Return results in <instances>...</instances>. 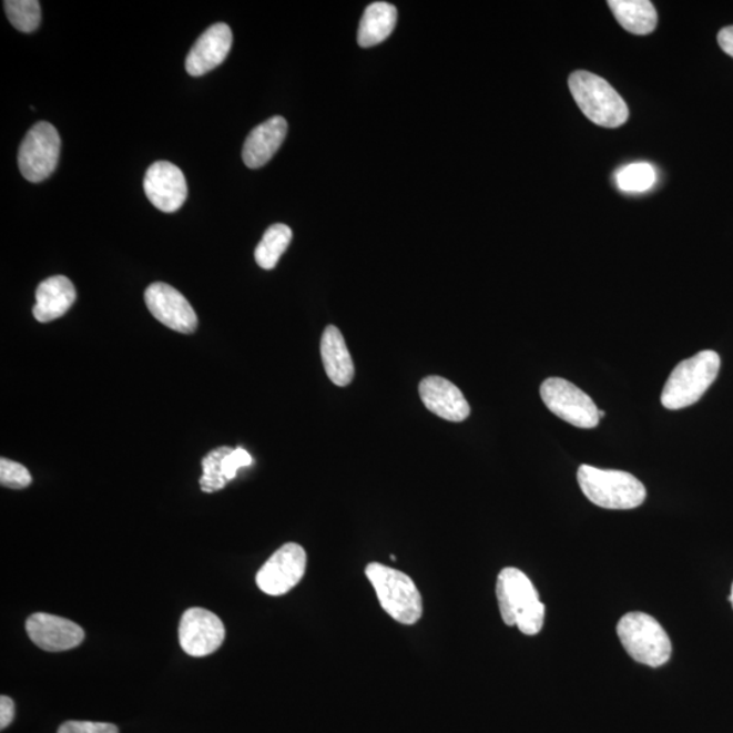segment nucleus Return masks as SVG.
I'll use <instances>...</instances> for the list:
<instances>
[{
	"mask_svg": "<svg viewBox=\"0 0 733 733\" xmlns=\"http://www.w3.org/2000/svg\"><path fill=\"white\" fill-rule=\"evenodd\" d=\"M502 621L508 627H518L527 635L541 632L544 622V604L531 580L517 568H506L496 586Z\"/></svg>",
	"mask_w": 733,
	"mask_h": 733,
	"instance_id": "obj_1",
	"label": "nucleus"
},
{
	"mask_svg": "<svg viewBox=\"0 0 733 733\" xmlns=\"http://www.w3.org/2000/svg\"><path fill=\"white\" fill-rule=\"evenodd\" d=\"M578 481L586 498L605 510H633L647 498L644 485L627 471L583 465L579 468Z\"/></svg>",
	"mask_w": 733,
	"mask_h": 733,
	"instance_id": "obj_2",
	"label": "nucleus"
},
{
	"mask_svg": "<svg viewBox=\"0 0 733 733\" xmlns=\"http://www.w3.org/2000/svg\"><path fill=\"white\" fill-rule=\"evenodd\" d=\"M720 356L714 350L702 353L683 360L671 373L662 393L665 409L680 410L699 403L716 380Z\"/></svg>",
	"mask_w": 733,
	"mask_h": 733,
	"instance_id": "obj_3",
	"label": "nucleus"
},
{
	"mask_svg": "<svg viewBox=\"0 0 733 733\" xmlns=\"http://www.w3.org/2000/svg\"><path fill=\"white\" fill-rule=\"evenodd\" d=\"M569 89L581 112L592 123L604 129H618L627 123L629 109L625 101L603 78L589 71H574L569 78Z\"/></svg>",
	"mask_w": 733,
	"mask_h": 733,
	"instance_id": "obj_4",
	"label": "nucleus"
},
{
	"mask_svg": "<svg viewBox=\"0 0 733 733\" xmlns=\"http://www.w3.org/2000/svg\"><path fill=\"white\" fill-rule=\"evenodd\" d=\"M381 609L404 625H415L423 615V599L415 581L408 574L390 567L371 562L366 568Z\"/></svg>",
	"mask_w": 733,
	"mask_h": 733,
	"instance_id": "obj_5",
	"label": "nucleus"
},
{
	"mask_svg": "<svg viewBox=\"0 0 733 733\" xmlns=\"http://www.w3.org/2000/svg\"><path fill=\"white\" fill-rule=\"evenodd\" d=\"M617 634L635 662L660 668L669 662L672 644L669 634L655 618L645 613H629L621 618Z\"/></svg>",
	"mask_w": 733,
	"mask_h": 733,
	"instance_id": "obj_6",
	"label": "nucleus"
},
{
	"mask_svg": "<svg viewBox=\"0 0 733 733\" xmlns=\"http://www.w3.org/2000/svg\"><path fill=\"white\" fill-rule=\"evenodd\" d=\"M541 397L551 414L573 427L591 429L598 427L599 409L592 398L578 386L561 378H549L541 386Z\"/></svg>",
	"mask_w": 733,
	"mask_h": 733,
	"instance_id": "obj_7",
	"label": "nucleus"
},
{
	"mask_svg": "<svg viewBox=\"0 0 733 733\" xmlns=\"http://www.w3.org/2000/svg\"><path fill=\"white\" fill-rule=\"evenodd\" d=\"M59 132L50 123L41 121L32 126L23 139L18 153L20 171L30 183H41L58 167L60 156Z\"/></svg>",
	"mask_w": 733,
	"mask_h": 733,
	"instance_id": "obj_8",
	"label": "nucleus"
},
{
	"mask_svg": "<svg viewBox=\"0 0 733 733\" xmlns=\"http://www.w3.org/2000/svg\"><path fill=\"white\" fill-rule=\"evenodd\" d=\"M307 556L298 543H286L259 569L256 583L266 595L282 597L305 577Z\"/></svg>",
	"mask_w": 733,
	"mask_h": 733,
	"instance_id": "obj_9",
	"label": "nucleus"
},
{
	"mask_svg": "<svg viewBox=\"0 0 733 733\" xmlns=\"http://www.w3.org/2000/svg\"><path fill=\"white\" fill-rule=\"evenodd\" d=\"M179 638L187 655L204 658L220 650L226 639V629L212 611L192 608L181 618Z\"/></svg>",
	"mask_w": 733,
	"mask_h": 733,
	"instance_id": "obj_10",
	"label": "nucleus"
},
{
	"mask_svg": "<svg viewBox=\"0 0 733 733\" xmlns=\"http://www.w3.org/2000/svg\"><path fill=\"white\" fill-rule=\"evenodd\" d=\"M145 305L161 324L184 335L197 329L198 319L185 296L169 284L154 283L145 289Z\"/></svg>",
	"mask_w": 733,
	"mask_h": 733,
	"instance_id": "obj_11",
	"label": "nucleus"
},
{
	"mask_svg": "<svg viewBox=\"0 0 733 733\" xmlns=\"http://www.w3.org/2000/svg\"><path fill=\"white\" fill-rule=\"evenodd\" d=\"M144 192L155 208L172 214L185 203L187 196L185 175L172 162H155L145 173Z\"/></svg>",
	"mask_w": 733,
	"mask_h": 733,
	"instance_id": "obj_12",
	"label": "nucleus"
},
{
	"mask_svg": "<svg viewBox=\"0 0 733 733\" xmlns=\"http://www.w3.org/2000/svg\"><path fill=\"white\" fill-rule=\"evenodd\" d=\"M27 633L35 645L48 652L74 650L84 640L83 629L78 623L45 613L28 618Z\"/></svg>",
	"mask_w": 733,
	"mask_h": 733,
	"instance_id": "obj_13",
	"label": "nucleus"
},
{
	"mask_svg": "<svg viewBox=\"0 0 733 733\" xmlns=\"http://www.w3.org/2000/svg\"><path fill=\"white\" fill-rule=\"evenodd\" d=\"M233 45V33L226 23H215L200 35L196 44L187 53V74L202 77L220 67L226 60Z\"/></svg>",
	"mask_w": 733,
	"mask_h": 733,
	"instance_id": "obj_14",
	"label": "nucleus"
},
{
	"mask_svg": "<svg viewBox=\"0 0 733 733\" xmlns=\"http://www.w3.org/2000/svg\"><path fill=\"white\" fill-rule=\"evenodd\" d=\"M423 404L440 419L460 423L468 419L470 405L458 387L441 377H427L419 386Z\"/></svg>",
	"mask_w": 733,
	"mask_h": 733,
	"instance_id": "obj_15",
	"label": "nucleus"
},
{
	"mask_svg": "<svg viewBox=\"0 0 733 733\" xmlns=\"http://www.w3.org/2000/svg\"><path fill=\"white\" fill-rule=\"evenodd\" d=\"M286 119L275 116L266 120L247 136L242 151V160L247 167L259 169L266 165L277 153L287 136Z\"/></svg>",
	"mask_w": 733,
	"mask_h": 733,
	"instance_id": "obj_16",
	"label": "nucleus"
},
{
	"mask_svg": "<svg viewBox=\"0 0 733 733\" xmlns=\"http://www.w3.org/2000/svg\"><path fill=\"white\" fill-rule=\"evenodd\" d=\"M77 299L74 284L69 277L52 276L35 289L34 318L45 324L63 317Z\"/></svg>",
	"mask_w": 733,
	"mask_h": 733,
	"instance_id": "obj_17",
	"label": "nucleus"
},
{
	"mask_svg": "<svg viewBox=\"0 0 733 733\" xmlns=\"http://www.w3.org/2000/svg\"><path fill=\"white\" fill-rule=\"evenodd\" d=\"M320 356L329 379L336 386H348L355 377V366L342 332L336 326H328L320 340Z\"/></svg>",
	"mask_w": 733,
	"mask_h": 733,
	"instance_id": "obj_18",
	"label": "nucleus"
},
{
	"mask_svg": "<svg viewBox=\"0 0 733 733\" xmlns=\"http://www.w3.org/2000/svg\"><path fill=\"white\" fill-rule=\"evenodd\" d=\"M397 9L386 2L369 4L363 14L357 42L363 48L380 44L393 33L397 23Z\"/></svg>",
	"mask_w": 733,
	"mask_h": 733,
	"instance_id": "obj_19",
	"label": "nucleus"
},
{
	"mask_svg": "<svg viewBox=\"0 0 733 733\" xmlns=\"http://www.w3.org/2000/svg\"><path fill=\"white\" fill-rule=\"evenodd\" d=\"M609 6L615 20L629 33L650 34L658 26L655 6L648 0H610Z\"/></svg>",
	"mask_w": 733,
	"mask_h": 733,
	"instance_id": "obj_20",
	"label": "nucleus"
},
{
	"mask_svg": "<svg viewBox=\"0 0 733 733\" xmlns=\"http://www.w3.org/2000/svg\"><path fill=\"white\" fill-rule=\"evenodd\" d=\"M291 241H293V230L287 224H274V226L266 230L262 242H259L256 252H254L256 263L263 269H274L283 253L288 250Z\"/></svg>",
	"mask_w": 733,
	"mask_h": 733,
	"instance_id": "obj_21",
	"label": "nucleus"
},
{
	"mask_svg": "<svg viewBox=\"0 0 733 733\" xmlns=\"http://www.w3.org/2000/svg\"><path fill=\"white\" fill-rule=\"evenodd\" d=\"M655 183V169L647 162L630 163L615 173V184L625 193L647 192Z\"/></svg>",
	"mask_w": 733,
	"mask_h": 733,
	"instance_id": "obj_22",
	"label": "nucleus"
},
{
	"mask_svg": "<svg viewBox=\"0 0 733 733\" xmlns=\"http://www.w3.org/2000/svg\"><path fill=\"white\" fill-rule=\"evenodd\" d=\"M232 450L233 448L230 447L215 448L202 460L203 477L200 478V487L203 492L214 493L226 487L228 481L224 475L223 462Z\"/></svg>",
	"mask_w": 733,
	"mask_h": 733,
	"instance_id": "obj_23",
	"label": "nucleus"
},
{
	"mask_svg": "<svg viewBox=\"0 0 733 733\" xmlns=\"http://www.w3.org/2000/svg\"><path fill=\"white\" fill-rule=\"evenodd\" d=\"M3 4L11 26L20 32L32 33L39 28L41 8L38 0H8Z\"/></svg>",
	"mask_w": 733,
	"mask_h": 733,
	"instance_id": "obj_24",
	"label": "nucleus"
},
{
	"mask_svg": "<svg viewBox=\"0 0 733 733\" xmlns=\"http://www.w3.org/2000/svg\"><path fill=\"white\" fill-rule=\"evenodd\" d=\"M0 483L11 489L28 488L32 483V476L26 466L8 458L0 459Z\"/></svg>",
	"mask_w": 733,
	"mask_h": 733,
	"instance_id": "obj_25",
	"label": "nucleus"
},
{
	"mask_svg": "<svg viewBox=\"0 0 733 733\" xmlns=\"http://www.w3.org/2000/svg\"><path fill=\"white\" fill-rule=\"evenodd\" d=\"M58 733H119L118 726L93 721H67Z\"/></svg>",
	"mask_w": 733,
	"mask_h": 733,
	"instance_id": "obj_26",
	"label": "nucleus"
},
{
	"mask_svg": "<svg viewBox=\"0 0 733 733\" xmlns=\"http://www.w3.org/2000/svg\"><path fill=\"white\" fill-rule=\"evenodd\" d=\"M253 464V458L251 454L244 450V448H233L232 452L224 458V475H226L227 481L234 480L236 472L242 468H247Z\"/></svg>",
	"mask_w": 733,
	"mask_h": 733,
	"instance_id": "obj_27",
	"label": "nucleus"
},
{
	"mask_svg": "<svg viewBox=\"0 0 733 733\" xmlns=\"http://www.w3.org/2000/svg\"><path fill=\"white\" fill-rule=\"evenodd\" d=\"M16 716L14 701L8 695L0 696V730H6L13 723Z\"/></svg>",
	"mask_w": 733,
	"mask_h": 733,
	"instance_id": "obj_28",
	"label": "nucleus"
},
{
	"mask_svg": "<svg viewBox=\"0 0 733 733\" xmlns=\"http://www.w3.org/2000/svg\"><path fill=\"white\" fill-rule=\"evenodd\" d=\"M721 50L733 58V27H726L720 30L717 35Z\"/></svg>",
	"mask_w": 733,
	"mask_h": 733,
	"instance_id": "obj_29",
	"label": "nucleus"
},
{
	"mask_svg": "<svg viewBox=\"0 0 733 733\" xmlns=\"http://www.w3.org/2000/svg\"><path fill=\"white\" fill-rule=\"evenodd\" d=\"M730 602H731L732 608H733V584H732V590H731Z\"/></svg>",
	"mask_w": 733,
	"mask_h": 733,
	"instance_id": "obj_30",
	"label": "nucleus"
},
{
	"mask_svg": "<svg viewBox=\"0 0 733 733\" xmlns=\"http://www.w3.org/2000/svg\"><path fill=\"white\" fill-rule=\"evenodd\" d=\"M603 416H604V411L599 410V417H603Z\"/></svg>",
	"mask_w": 733,
	"mask_h": 733,
	"instance_id": "obj_31",
	"label": "nucleus"
}]
</instances>
